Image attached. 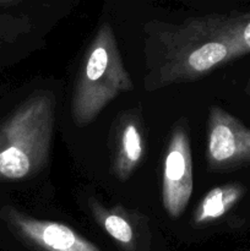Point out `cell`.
Here are the masks:
<instances>
[{"instance_id":"obj_3","label":"cell","mask_w":250,"mask_h":251,"mask_svg":"<svg viewBox=\"0 0 250 251\" xmlns=\"http://www.w3.org/2000/svg\"><path fill=\"white\" fill-rule=\"evenodd\" d=\"M132 90L112 27L103 24L86 50L71 100V113L78 126L92 122L100 110L123 92Z\"/></svg>"},{"instance_id":"obj_7","label":"cell","mask_w":250,"mask_h":251,"mask_svg":"<svg viewBox=\"0 0 250 251\" xmlns=\"http://www.w3.org/2000/svg\"><path fill=\"white\" fill-rule=\"evenodd\" d=\"M244 194L240 184H225L208 191L194 215L195 225H206L223 217Z\"/></svg>"},{"instance_id":"obj_10","label":"cell","mask_w":250,"mask_h":251,"mask_svg":"<svg viewBox=\"0 0 250 251\" xmlns=\"http://www.w3.org/2000/svg\"><path fill=\"white\" fill-rule=\"evenodd\" d=\"M232 21L240 54L250 53V12L232 16Z\"/></svg>"},{"instance_id":"obj_5","label":"cell","mask_w":250,"mask_h":251,"mask_svg":"<svg viewBox=\"0 0 250 251\" xmlns=\"http://www.w3.org/2000/svg\"><path fill=\"white\" fill-rule=\"evenodd\" d=\"M2 217L36 251H100L97 245L64 223L29 217L11 207L2 211Z\"/></svg>"},{"instance_id":"obj_8","label":"cell","mask_w":250,"mask_h":251,"mask_svg":"<svg viewBox=\"0 0 250 251\" xmlns=\"http://www.w3.org/2000/svg\"><path fill=\"white\" fill-rule=\"evenodd\" d=\"M144 154V145L139 126L135 120H127L123 126L119 139V150L115 158L114 171L120 179L130 176Z\"/></svg>"},{"instance_id":"obj_2","label":"cell","mask_w":250,"mask_h":251,"mask_svg":"<svg viewBox=\"0 0 250 251\" xmlns=\"http://www.w3.org/2000/svg\"><path fill=\"white\" fill-rule=\"evenodd\" d=\"M55 98L39 91L0 125V179L20 180L46 164L54 126Z\"/></svg>"},{"instance_id":"obj_9","label":"cell","mask_w":250,"mask_h":251,"mask_svg":"<svg viewBox=\"0 0 250 251\" xmlns=\"http://www.w3.org/2000/svg\"><path fill=\"white\" fill-rule=\"evenodd\" d=\"M100 215V213H97ZM100 222L103 229L126 251H135L134 230L130 223L118 213H102Z\"/></svg>"},{"instance_id":"obj_4","label":"cell","mask_w":250,"mask_h":251,"mask_svg":"<svg viewBox=\"0 0 250 251\" xmlns=\"http://www.w3.org/2000/svg\"><path fill=\"white\" fill-rule=\"evenodd\" d=\"M193 189V159L190 144L185 129L178 126L169 140L162 180L163 207L172 218H178L185 211Z\"/></svg>"},{"instance_id":"obj_6","label":"cell","mask_w":250,"mask_h":251,"mask_svg":"<svg viewBox=\"0 0 250 251\" xmlns=\"http://www.w3.org/2000/svg\"><path fill=\"white\" fill-rule=\"evenodd\" d=\"M207 161L213 169L250 162V129L218 107H211L208 115Z\"/></svg>"},{"instance_id":"obj_1","label":"cell","mask_w":250,"mask_h":251,"mask_svg":"<svg viewBox=\"0 0 250 251\" xmlns=\"http://www.w3.org/2000/svg\"><path fill=\"white\" fill-rule=\"evenodd\" d=\"M242 56L232 16L190 20L161 36L154 88L202 77L217 66Z\"/></svg>"}]
</instances>
